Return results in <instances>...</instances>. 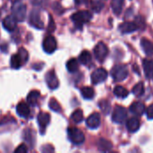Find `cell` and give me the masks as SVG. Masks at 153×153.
Listing matches in <instances>:
<instances>
[{"label":"cell","mask_w":153,"mask_h":153,"mask_svg":"<svg viewBox=\"0 0 153 153\" xmlns=\"http://www.w3.org/2000/svg\"><path fill=\"white\" fill-rule=\"evenodd\" d=\"M127 130L131 133H135L140 128V121L137 117H132L127 120L126 122Z\"/></svg>","instance_id":"cell-17"},{"label":"cell","mask_w":153,"mask_h":153,"mask_svg":"<svg viewBox=\"0 0 153 153\" xmlns=\"http://www.w3.org/2000/svg\"><path fill=\"white\" fill-rule=\"evenodd\" d=\"M98 148L100 152H110L112 150V143L104 139V138H101L98 141Z\"/></svg>","instance_id":"cell-20"},{"label":"cell","mask_w":153,"mask_h":153,"mask_svg":"<svg viewBox=\"0 0 153 153\" xmlns=\"http://www.w3.org/2000/svg\"><path fill=\"white\" fill-rule=\"evenodd\" d=\"M71 118L72 120L76 123V124H79L81 123L82 120H83V112L81 110V109H76L71 116Z\"/></svg>","instance_id":"cell-29"},{"label":"cell","mask_w":153,"mask_h":153,"mask_svg":"<svg viewBox=\"0 0 153 153\" xmlns=\"http://www.w3.org/2000/svg\"><path fill=\"white\" fill-rule=\"evenodd\" d=\"M39 96H40L39 91H31L28 94V96H27V102L29 103V105L34 107V106L37 105L38 100L39 99Z\"/></svg>","instance_id":"cell-21"},{"label":"cell","mask_w":153,"mask_h":153,"mask_svg":"<svg viewBox=\"0 0 153 153\" xmlns=\"http://www.w3.org/2000/svg\"><path fill=\"white\" fill-rule=\"evenodd\" d=\"M132 92L134 93V95H135L136 97H141L143 95L144 93V84L143 82H139L137 84L134 85V87L133 88Z\"/></svg>","instance_id":"cell-28"},{"label":"cell","mask_w":153,"mask_h":153,"mask_svg":"<svg viewBox=\"0 0 153 153\" xmlns=\"http://www.w3.org/2000/svg\"><path fill=\"white\" fill-rule=\"evenodd\" d=\"M67 135H68L69 140L74 144H76V145L82 144L84 142V140H85L83 133L80 129H78L76 127H70V128H68L67 129Z\"/></svg>","instance_id":"cell-2"},{"label":"cell","mask_w":153,"mask_h":153,"mask_svg":"<svg viewBox=\"0 0 153 153\" xmlns=\"http://www.w3.org/2000/svg\"><path fill=\"white\" fill-rule=\"evenodd\" d=\"M16 112L17 114L22 117H28L30 116V110L29 108V105L25 102H20L16 107Z\"/></svg>","instance_id":"cell-16"},{"label":"cell","mask_w":153,"mask_h":153,"mask_svg":"<svg viewBox=\"0 0 153 153\" xmlns=\"http://www.w3.org/2000/svg\"><path fill=\"white\" fill-rule=\"evenodd\" d=\"M88 0H74L76 4H86Z\"/></svg>","instance_id":"cell-40"},{"label":"cell","mask_w":153,"mask_h":153,"mask_svg":"<svg viewBox=\"0 0 153 153\" xmlns=\"http://www.w3.org/2000/svg\"><path fill=\"white\" fill-rule=\"evenodd\" d=\"M30 3H31L33 5H40V4H43V2H44L45 0H30Z\"/></svg>","instance_id":"cell-39"},{"label":"cell","mask_w":153,"mask_h":153,"mask_svg":"<svg viewBox=\"0 0 153 153\" xmlns=\"http://www.w3.org/2000/svg\"><path fill=\"white\" fill-rule=\"evenodd\" d=\"M3 27L8 31H13L17 27V21L13 15H8L3 20Z\"/></svg>","instance_id":"cell-13"},{"label":"cell","mask_w":153,"mask_h":153,"mask_svg":"<svg viewBox=\"0 0 153 153\" xmlns=\"http://www.w3.org/2000/svg\"><path fill=\"white\" fill-rule=\"evenodd\" d=\"M81 93L85 100H91L95 95V91L91 87H82L81 89Z\"/></svg>","instance_id":"cell-24"},{"label":"cell","mask_w":153,"mask_h":153,"mask_svg":"<svg viewBox=\"0 0 153 153\" xmlns=\"http://www.w3.org/2000/svg\"><path fill=\"white\" fill-rule=\"evenodd\" d=\"M45 80H46L48 87L49 89H51V90H55V89H56L59 86V82H58V79H57L54 70L48 71L46 74Z\"/></svg>","instance_id":"cell-10"},{"label":"cell","mask_w":153,"mask_h":153,"mask_svg":"<svg viewBox=\"0 0 153 153\" xmlns=\"http://www.w3.org/2000/svg\"><path fill=\"white\" fill-rule=\"evenodd\" d=\"M66 68H67V70L70 73H75V72H77L78 71V68H79L78 61L75 58H71L66 63Z\"/></svg>","instance_id":"cell-26"},{"label":"cell","mask_w":153,"mask_h":153,"mask_svg":"<svg viewBox=\"0 0 153 153\" xmlns=\"http://www.w3.org/2000/svg\"><path fill=\"white\" fill-rule=\"evenodd\" d=\"M71 19L76 25L82 26L83 23H86L91 21V13L89 11H79L74 13L72 15Z\"/></svg>","instance_id":"cell-4"},{"label":"cell","mask_w":153,"mask_h":153,"mask_svg":"<svg viewBox=\"0 0 153 153\" xmlns=\"http://www.w3.org/2000/svg\"><path fill=\"white\" fill-rule=\"evenodd\" d=\"M79 62L84 65H88L91 62V55L89 51L83 50L79 56Z\"/></svg>","instance_id":"cell-23"},{"label":"cell","mask_w":153,"mask_h":153,"mask_svg":"<svg viewBox=\"0 0 153 153\" xmlns=\"http://www.w3.org/2000/svg\"><path fill=\"white\" fill-rule=\"evenodd\" d=\"M10 64H11L12 68H13V69H19V68L23 65V64H22V59H21V57L19 56L18 54L13 55V56H12Z\"/></svg>","instance_id":"cell-25"},{"label":"cell","mask_w":153,"mask_h":153,"mask_svg":"<svg viewBox=\"0 0 153 153\" xmlns=\"http://www.w3.org/2000/svg\"><path fill=\"white\" fill-rule=\"evenodd\" d=\"M146 115L149 119H153V104L148 107V108L146 110Z\"/></svg>","instance_id":"cell-37"},{"label":"cell","mask_w":153,"mask_h":153,"mask_svg":"<svg viewBox=\"0 0 153 153\" xmlns=\"http://www.w3.org/2000/svg\"><path fill=\"white\" fill-rule=\"evenodd\" d=\"M114 94L117 97V98H126L129 94V91L123 86H117L114 89Z\"/></svg>","instance_id":"cell-27"},{"label":"cell","mask_w":153,"mask_h":153,"mask_svg":"<svg viewBox=\"0 0 153 153\" xmlns=\"http://www.w3.org/2000/svg\"><path fill=\"white\" fill-rule=\"evenodd\" d=\"M145 110V105L142 102H134L130 106V112L134 116H142Z\"/></svg>","instance_id":"cell-15"},{"label":"cell","mask_w":153,"mask_h":153,"mask_svg":"<svg viewBox=\"0 0 153 153\" xmlns=\"http://www.w3.org/2000/svg\"><path fill=\"white\" fill-rule=\"evenodd\" d=\"M119 30L123 33V34H127V33H132L134 31H135L136 30H138V27L136 25L135 22H123L119 25L118 27Z\"/></svg>","instance_id":"cell-12"},{"label":"cell","mask_w":153,"mask_h":153,"mask_svg":"<svg viewBox=\"0 0 153 153\" xmlns=\"http://www.w3.org/2000/svg\"><path fill=\"white\" fill-rule=\"evenodd\" d=\"M124 6V0H112L111 7L116 15H119L122 13Z\"/></svg>","instance_id":"cell-22"},{"label":"cell","mask_w":153,"mask_h":153,"mask_svg":"<svg viewBox=\"0 0 153 153\" xmlns=\"http://www.w3.org/2000/svg\"><path fill=\"white\" fill-rule=\"evenodd\" d=\"M27 7L24 4L16 2L12 6V15L17 22H23L26 18Z\"/></svg>","instance_id":"cell-1"},{"label":"cell","mask_w":153,"mask_h":153,"mask_svg":"<svg viewBox=\"0 0 153 153\" xmlns=\"http://www.w3.org/2000/svg\"><path fill=\"white\" fill-rule=\"evenodd\" d=\"M111 75L113 79L117 82L124 81L128 76V70L127 67L124 65H117L113 67L111 70Z\"/></svg>","instance_id":"cell-3"},{"label":"cell","mask_w":153,"mask_h":153,"mask_svg":"<svg viewBox=\"0 0 153 153\" xmlns=\"http://www.w3.org/2000/svg\"><path fill=\"white\" fill-rule=\"evenodd\" d=\"M24 138H25V140L29 143H30L31 145H33V143H34V135H33L32 130L26 129L25 130V133H24Z\"/></svg>","instance_id":"cell-33"},{"label":"cell","mask_w":153,"mask_h":153,"mask_svg":"<svg viewBox=\"0 0 153 153\" xmlns=\"http://www.w3.org/2000/svg\"><path fill=\"white\" fill-rule=\"evenodd\" d=\"M48 106H49V108H50L53 111H55V112H60V111H61V107H60L59 103H58L55 99H51V100H49Z\"/></svg>","instance_id":"cell-32"},{"label":"cell","mask_w":153,"mask_h":153,"mask_svg":"<svg viewBox=\"0 0 153 153\" xmlns=\"http://www.w3.org/2000/svg\"><path fill=\"white\" fill-rule=\"evenodd\" d=\"M141 46L143 50L144 51V53L148 56H152L153 55V43L152 41H150L147 39H143L141 41Z\"/></svg>","instance_id":"cell-19"},{"label":"cell","mask_w":153,"mask_h":153,"mask_svg":"<svg viewBox=\"0 0 153 153\" xmlns=\"http://www.w3.org/2000/svg\"><path fill=\"white\" fill-rule=\"evenodd\" d=\"M57 48V43L56 39L53 36H48L45 38L43 41V49L46 53L48 54H52L53 52L56 51Z\"/></svg>","instance_id":"cell-9"},{"label":"cell","mask_w":153,"mask_h":153,"mask_svg":"<svg viewBox=\"0 0 153 153\" xmlns=\"http://www.w3.org/2000/svg\"><path fill=\"white\" fill-rule=\"evenodd\" d=\"M18 55L21 57V59L22 61V64H25L27 62V60L29 59V53L25 48H20L19 51H18Z\"/></svg>","instance_id":"cell-34"},{"label":"cell","mask_w":153,"mask_h":153,"mask_svg":"<svg viewBox=\"0 0 153 153\" xmlns=\"http://www.w3.org/2000/svg\"><path fill=\"white\" fill-rule=\"evenodd\" d=\"M108 54V47L103 43V42H99L96 47L94 48V55L97 60L100 62H103L105 58L107 57Z\"/></svg>","instance_id":"cell-7"},{"label":"cell","mask_w":153,"mask_h":153,"mask_svg":"<svg viewBox=\"0 0 153 153\" xmlns=\"http://www.w3.org/2000/svg\"><path fill=\"white\" fill-rule=\"evenodd\" d=\"M100 109L102 110V112H103L104 114H106V115H108V114L109 113L110 109H111L110 104L108 103V100H101V101L100 102Z\"/></svg>","instance_id":"cell-31"},{"label":"cell","mask_w":153,"mask_h":153,"mask_svg":"<svg viewBox=\"0 0 153 153\" xmlns=\"http://www.w3.org/2000/svg\"><path fill=\"white\" fill-rule=\"evenodd\" d=\"M49 121H50V116L48 113L40 112L38 115V123H39V128L41 131L45 130L47 126L49 124Z\"/></svg>","instance_id":"cell-14"},{"label":"cell","mask_w":153,"mask_h":153,"mask_svg":"<svg viewBox=\"0 0 153 153\" xmlns=\"http://www.w3.org/2000/svg\"><path fill=\"white\" fill-rule=\"evenodd\" d=\"M14 152L18 153H25L28 152V149H27V147H26L24 144H22V145L18 146V147L15 149V151H14Z\"/></svg>","instance_id":"cell-36"},{"label":"cell","mask_w":153,"mask_h":153,"mask_svg":"<svg viewBox=\"0 0 153 153\" xmlns=\"http://www.w3.org/2000/svg\"><path fill=\"white\" fill-rule=\"evenodd\" d=\"M11 1H12L13 3H16V2H20L21 0H11Z\"/></svg>","instance_id":"cell-41"},{"label":"cell","mask_w":153,"mask_h":153,"mask_svg":"<svg viewBox=\"0 0 153 153\" xmlns=\"http://www.w3.org/2000/svg\"><path fill=\"white\" fill-rule=\"evenodd\" d=\"M108 77V72L104 68H98L96 69L91 76V82L93 84H99L104 82Z\"/></svg>","instance_id":"cell-8"},{"label":"cell","mask_w":153,"mask_h":153,"mask_svg":"<svg viewBox=\"0 0 153 153\" xmlns=\"http://www.w3.org/2000/svg\"><path fill=\"white\" fill-rule=\"evenodd\" d=\"M135 23L138 27V29H142V28H144L145 27V23H144V21L143 19L142 18V16H137L136 19H135Z\"/></svg>","instance_id":"cell-35"},{"label":"cell","mask_w":153,"mask_h":153,"mask_svg":"<svg viewBox=\"0 0 153 153\" xmlns=\"http://www.w3.org/2000/svg\"><path fill=\"white\" fill-rule=\"evenodd\" d=\"M29 22L32 27L36 29H43L44 22L40 18V13L39 10L34 9L31 11L30 17H29Z\"/></svg>","instance_id":"cell-6"},{"label":"cell","mask_w":153,"mask_h":153,"mask_svg":"<svg viewBox=\"0 0 153 153\" xmlns=\"http://www.w3.org/2000/svg\"><path fill=\"white\" fill-rule=\"evenodd\" d=\"M127 117L126 109L121 106H116L113 114H112V120L117 124H123Z\"/></svg>","instance_id":"cell-5"},{"label":"cell","mask_w":153,"mask_h":153,"mask_svg":"<svg viewBox=\"0 0 153 153\" xmlns=\"http://www.w3.org/2000/svg\"><path fill=\"white\" fill-rule=\"evenodd\" d=\"M104 7V4L99 0H92L91 1V8L94 12L100 13Z\"/></svg>","instance_id":"cell-30"},{"label":"cell","mask_w":153,"mask_h":153,"mask_svg":"<svg viewBox=\"0 0 153 153\" xmlns=\"http://www.w3.org/2000/svg\"><path fill=\"white\" fill-rule=\"evenodd\" d=\"M143 70L146 75V78L151 79L153 77V60L151 59H144L143 62Z\"/></svg>","instance_id":"cell-18"},{"label":"cell","mask_w":153,"mask_h":153,"mask_svg":"<svg viewBox=\"0 0 153 153\" xmlns=\"http://www.w3.org/2000/svg\"><path fill=\"white\" fill-rule=\"evenodd\" d=\"M49 20H50V22H49V25H48V31L52 32L55 30V24H54V21L52 18H50Z\"/></svg>","instance_id":"cell-38"},{"label":"cell","mask_w":153,"mask_h":153,"mask_svg":"<svg viewBox=\"0 0 153 153\" xmlns=\"http://www.w3.org/2000/svg\"><path fill=\"white\" fill-rule=\"evenodd\" d=\"M86 125L91 129H96L100 125V116L99 113L91 114L86 120Z\"/></svg>","instance_id":"cell-11"}]
</instances>
